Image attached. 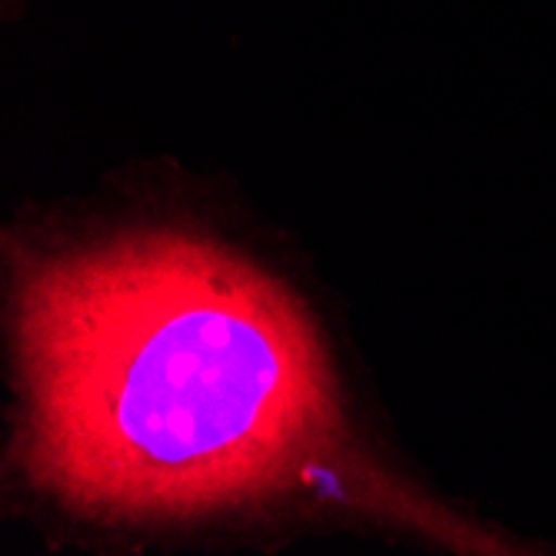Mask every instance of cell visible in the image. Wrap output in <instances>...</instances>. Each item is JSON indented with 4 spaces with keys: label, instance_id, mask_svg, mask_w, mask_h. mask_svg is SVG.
<instances>
[{
    "label": "cell",
    "instance_id": "cell-1",
    "mask_svg": "<svg viewBox=\"0 0 556 556\" xmlns=\"http://www.w3.org/2000/svg\"><path fill=\"white\" fill-rule=\"evenodd\" d=\"M21 460L97 517H193L280 493L340 440L311 317L174 230L50 254L17 283Z\"/></svg>",
    "mask_w": 556,
    "mask_h": 556
}]
</instances>
